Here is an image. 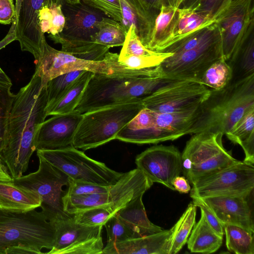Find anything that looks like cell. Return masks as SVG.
I'll use <instances>...</instances> for the list:
<instances>
[{
	"instance_id": "6f0895ef",
	"label": "cell",
	"mask_w": 254,
	"mask_h": 254,
	"mask_svg": "<svg viewBox=\"0 0 254 254\" xmlns=\"http://www.w3.org/2000/svg\"><path fill=\"white\" fill-rule=\"evenodd\" d=\"M0 168H6L5 167V166L2 163V162L1 160V159H0Z\"/></svg>"
},
{
	"instance_id": "1f68e13d",
	"label": "cell",
	"mask_w": 254,
	"mask_h": 254,
	"mask_svg": "<svg viewBox=\"0 0 254 254\" xmlns=\"http://www.w3.org/2000/svg\"><path fill=\"white\" fill-rule=\"evenodd\" d=\"M227 63L232 70L231 81L254 74V31Z\"/></svg>"
},
{
	"instance_id": "8fae6325",
	"label": "cell",
	"mask_w": 254,
	"mask_h": 254,
	"mask_svg": "<svg viewBox=\"0 0 254 254\" xmlns=\"http://www.w3.org/2000/svg\"><path fill=\"white\" fill-rule=\"evenodd\" d=\"M211 90L199 81L172 80L141 100L144 108L160 113L190 110L199 106Z\"/></svg>"
},
{
	"instance_id": "ba28073f",
	"label": "cell",
	"mask_w": 254,
	"mask_h": 254,
	"mask_svg": "<svg viewBox=\"0 0 254 254\" xmlns=\"http://www.w3.org/2000/svg\"><path fill=\"white\" fill-rule=\"evenodd\" d=\"M37 155L75 181L108 186L115 184L123 174L88 157L73 146L55 150L37 149Z\"/></svg>"
},
{
	"instance_id": "7bdbcfd3",
	"label": "cell",
	"mask_w": 254,
	"mask_h": 254,
	"mask_svg": "<svg viewBox=\"0 0 254 254\" xmlns=\"http://www.w3.org/2000/svg\"><path fill=\"white\" fill-rule=\"evenodd\" d=\"M83 3L95 8L105 15L122 22L121 7L120 0H80Z\"/></svg>"
},
{
	"instance_id": "8d00e7d4",
	"label": "cell",
	"mask_w": 254,
	"mask_h": 254,
	"mask_svg": "<svg viewBox=\"0 0 254 254\" xmlns=\"http://www.w3.org/2000/svg\"><path fill=\"white\" fill-rule=\"evenodd\" d=\"M232 75L231 66L222 57L207 69L200 82L211 90H219L231 82Z\"/></svg>"
},
{
	"instance_id": "9a60e30c",
	"label": "cell",
	"mask_w": 254,
	"mask_h": 254,
	"mask_svg": "<svg viewBox=\"0 0 254 254\" xmlns=\"http://www.w3.org/2000/svg\"><path fill=\"white\" fill-rule=\"evenodd\" d=\"M135 163L153 183L175 190L172 181L183 171L182 153L176 146H152L137 155Z\"/></svg>"
},
{
	"instance_id": "277c9868",
	"label": "cell",
	"mask_w": 254,
	"mask_h": 254,
	"mask_svg": "<svg viewBox=\"0 0 254 254\" xmlns=\"http://www.w3.org/2000/svg\"><path fill=\"white\" fill-rule=\"evenodd\" d=\"M36 209L13 211L0 208V254H43L51 250L55 228Z\"/></svg>"
},
{
	"instance_id": "2e32d148",
	"label": "cell",
	"mask_w": 254,
	"mask_h": 254,
	"mask_svg": "<svg viewBox=\"0 0 254 254\" xmlns=\"http://www.w3.org/2000/svg\"><path fill=\"white\" fill-rule=\"evenodd\" d=\"M35 63V71L41 77L44 85L57 76L78 70L97 74H110L103 59L101 61H90L77 58L70 54L53 48L47 43L46 38L43 41L39 59Z\"/></svg>"
},
{
	"instance_id": "9c48e42d",
	"label": "cell",
	"mask_w": 254,
	"mask_h": 254,
	"mask_svg": "<svg viewBox=\"0 0 254 254\" xmlns=\"http://www.w3.org/2000/svg\"><path fill=\"white\" fill-rule=\"evenodd\" d=\"M37 156L38 170L14 179L12 182L39 195L42 211L49 221L70 215L64 211L63 204V197L66 192L63 187L68 186L69 177L43 157Z\"/></svg>"
},
{
	"instance_id": "5bb4252c",
	"label": "cell",
	"mask_w": 254,
	"mask_h": 254,
	"mask_svg": "<svg viewBox=\"0 0 254 254\" xmlns=\"http://www.w3.org/2000/svg\"><path fill=\"white\" fill-rule=\"evenodd\" d=\"M223 56L228 62L254 30V0H232L216 22Z\"/></svg>"
},
{
	"instance_id": "f5cc1de1",
	"label": "cell",
	"mask_w": 254,
	"mask_h": 254,
	"mask_svg": "<svg viewBox=\"0 0 254 254\" xmlns=\"http://www.w3.org/2000/svg\"><path fill=\"white\" fill-rule=\"evenodd\" d=\"M0 84L11 86L12 84L10 79L0 67Z\"/></svg>"
},
{
	"instance_id": "9f6ffc18",
	"label": "cell",
	"mask_w": 254,
	"mask_h": 254,
	"mask_svg": "<svg viewBox=\"0 0 254 254\" xmlns=\"http://www.w3.org/2000/svg\"><path fill=\"white\" fill-rule=\"evenodd\" d=\"M70 3H77L81 2L80 0H64ZM54 2L57 3H61L62 0H53Z\"/></svg>"
},
{
	"instance_id": "ffe728a7",
	"label": "cell",
	"mask_w": 254,
	"mask_h": 254,
	"mask_svg": "<svg viewBox=\"0 0 254 254\" xmlns=\"http://www.w3.org/2000/svg\"><path fill=\"white\" fill-rule=\"evenodd\" d=\"M247 198L217 196L201 199L223 225L238 226L254 234L253 216Z\"/></svg>"
},
{
	"instance_id": "4fadbf2b",
	"label": "cell",
	"mask_w": 254,
	"mask_h": 254,
	"mask_svg": "<svg viewBox=\"0 0 254 254\" xmlns=\"http://www.w3.org/2000/svg\"><path fill=\"white\" fill-rule=\"evenodd\" d=\"M222 57L221 38L174 54L161 64L160 68L164 76L168 79L200 82L207 69Z\"/></svg>"
},
{
	"instance_id": "c3c4849f",
	"label": "cell",
	"mask_w": 254,
	"mask_h": 254,
	"mask_svg": "<svg viewBox=\"0 0 254 254\" xmlns=\"http://www.w3.org/2000/svg\"><path fill=\"white\" fill-rule=\"evenodd\" d=\"M50 6L52 11V20L49 35H55L62 32L65 24V17L62 11V3L52 1Z\"/></svg>"
},
{
	"instance_id": "bcb514c9",
	"label": "cell",
	"mask_w": 254,
	"mask_h": 254,
	"mask_svg": "<svg viewBox=\"0 0 254 254\" xmlns=\"http://www.w3.org/2000/svg\"><path fill=\"white\" fill-rule=\"evenodd\" d=\"M149 17L155 20L162 5H169V0H127Z\"/></svg>"
},
{
	"instance_id": "ac0fdd59",
	"label": "cell",
	"mask_w": 254,
	"mask_h": 254,
	"mask_svg": "<svg viewBox=\"0 0 254 254\" xmlns=\"http://www.w3.org/2000/svg\"><path fill=\"white\" fill-rule=\"evenodd\" d=\"M82 114L77 111L53 115L45 120L37 132L36 150H55L72 145Z\"/></svg>"
},
{
	"instance_id": "8992f818",
	"label": "cell",
	"mask_w": 254,
	"mask_h": 254,
	"mask_svg": "<svg viewBox=\"0 0 254 254\" xmlns=\"http://www.w3.org/2000/svg\"><path fill=\"white\" fill-rule=\"evenodd\" d=\"M192 134L182 153V172L190 183L239 161L224 148L222 133L204 131Z\"/></svg>"
},
{
	"instance_id": "60d3db41",
	"label": "cell",
	"mask_w": 254,
	"mask_h": 254,
	"mask_svg": "<svg viewBox=\"0 0 254 254\" xmlns=\"http://www.w3.org/2000/svg\"><path fill=\"white\" fill-rule=\"evenodd\" d=\"M104 226L107 233V244H115L137 238L119 220L116 214L111 216Z\"/></svg>"
},
{
	"instance_id": "3957f363",
	"label": "cell",
	"mask_w": 254,
	"mask_h": 254,
	"mask_svg": "<svg viewBox=\"0 0 254 254\" xmlns=\"http://www.w3.org/2000/svg\"><path fill=\"white\" fill-rule=\"evenodd\" d=\"M171 80L162 72L134 77L94 73L74 110L83 114L107 106L141 101Z\"/></svg>"
},
{
	"instance_id": "ab89813d",
	"label": "cell",
	"mask_w": 254,
	"mask_h": 254,
	"mask_svg": "<svg viewBox=\"0 0 254 254\" xmlns=\"http://www.w3.org/2000/svg\"><path fill=\"white\" fill-rule=\"evenodd\" d=\"M10 88L0 84V150L4 141L8 116L16 95L11 92Z\"/></svg>"
},
{
	"instance_id": "52a82bcc",
	"label": "cell",
	"mask_w": 254,
	"mask_h": 254,
	"mask_svg": "<svg viewBox=\"0 0 254 254\" xmlns=\"http://www.w3.org/2000/svg\"><path fill=\"white\" fill-rule=\"evenodd\" d=\"M153 183L139 169L123 173L106 193L67 195L63 197L64 211L70 215L97 207H108L118 212L129 201L144 194Z\"/></svg>"
},
{
	"instance_id": "680465c9",
	"label": "cell",
	"mask_w": 254,
	"mask_h": 254,
	"mask_svg": "<svg viewBox=\"0 0 254 254\" xmlns=\"http://www.w3.org/2000/svg\"><path fill=\"white\" fill-rule=\"evenodd\" d=\"M0 208H1V206H0Z\"/></svg>"
},
{
	"instance_id": "484cf974",
	"label": "cell",
	"mask_w": 254,
	"mask_h": 254,
	"mask_svg": "<svg viewBox=\"0 0 254 254\" xmlns=\"http://www.w3.org/2000/svg\"><path fill=\"white\" fill-rule=\"evenodd\" d=\"M223 237L209 225L201 212L200 219L195 224L188 239V248L191 253H213L221 246Z\"/></svg>"
},
{
	"instance_id": "d6986e66",
	"label": "cell",
	"mask_w": 254,
	"mask_h": 254,
	"mask_svg": "<svg viewBox=\"0 0 254 254\" xmlns=\"http://www.w3.org/2000/svg\"><path fill=\"white\" fill-rule=\"evenodd\" d=\"M62 9L65 17L62 36L72 39L92 40L98 25L105 14L81 1L70 3L62 0Z\"/></svg>"
},
{
	"instance_id": "816d5d0a",
	"label": "cell",
	"mask_w": 254,
	"mask_h": 254,
	"mask_svg": "<svg viewBox=\"0 0 254 254\" xmlns=\"http://www.w3.org/2000/svg\"><path fill=\"white\" fill-rule=\"evenodd\" d=\"M201 0H184L180 8L195 9Z\"/></svg>"
},
{
	"instance_id": "d4e9b609",
	"label": "cell",
	"mask_w": 254,
	"mask_h": 254,
	"mask_svg": "<svg viewBox=\"0 0 254 254\" xmlns=\"http://www.w3.org/2000/svg\"><path fill=\"white\" fill-rule=\"evenodd\" d=\"M38 194L17 186L12 182L0 181V205L2 209L27 211L41 206Z\"/></svg>"
},
{
	"instance_id": "44dd1931",
	"label": "cell",
	"mask_w": 254,
	"mask_h": 254,
	"mask_svg": "<svg viewBox=\"0 0 254 254\" xmlns=\"http://www.w3.org/2000/svg\"><path fill=\"white\" fill-rule=\"evenodd\" d=\"M116 139L132 143L156 144L172 140L155 123V112L143 108L118 133Z\"/></svg>"
},
{
	"instance_id": "d6a6232c",
	"label": "cell",
	"mask_w": 254,
	"mask_h": 254,
	"mask_svg": "<svg viewBox=\"0 0 254 254\" xmlns=\"http://www.w3.org/2000/svg\"><path fill=\"white\" fill-rule=\"evenodd\" d=\"M221 38L219 27L217 23L215 22L188 37L173 43L161 52L173 54L179 53Z\"/></svg>"
},
{
	"instance_id": "d590c367",
	"label": "cell",
	"mask_w": 254,
	"mask_h": 254,
	"mask_svg": "<svg viewBox=\"0 0 254 254\" xmlns=\"http://www.w3.org/2000/svg\"><path fill=\"white\" fill-rule=\"evenodd\" d=\"M228 250L236 254H254V234L236 225H224Z\"/></svg>"
},
{
	"instance_id": "e0dca14e",
	"label": "cell",
	"mask_w": 254,
	"mask_h": 254,
	"mask_svg": "<svg viewBox=\"0 0 254 254\" xmlns=\"http://www.w3.org/2000/svg\"><path fill=\"white\" fill-rule=\"evenodd\" d=\"M49 0H15L16 19L7 34L13 41L19 42L22 51L32 54L35 62L39 59L45 38L39 28V13Z\"/></svg>"
},
{
	"instance_id": "11a10c76",
	"label": "cell",
	"mask_w": 254,
	"mask_h": 254,
	"mask_svg": "<svg viewBox=\"0 0 254 254\" xmlns=\"http://www.w3.org/2000/svg\"><path fill=\"white\" fill-rule=\"evenodd\" d=\"M184 0H169V5L177 8L181 7Z\"/></svg>"
},
{
	"instance_id": "7dc6e473",
	"label": "cell",
	"mask_w": 254,
	"mask_h": 254,
	"mask_svg": "<svg viewBox=\"0 0 254 254\" xmlns=\"http://www.w3.org/2000/svg\"><path fill=\"white\" fill-rule=\"evenodd\" d=\"M192 202L198 207L209 225L220 235L223 237L224 234V225L217 219L203 200L197 197H192Z\"/></svg>"
},
{
	"instance_id": "7c38bea8",
	"label": "cell",
	"mask_w": 254,
	"mask_h": 254,
	"mask_svg": "<svg viewBox=\"0 0 254 254\" xmlns=\"http://www.w3.org/2000/svg\"><path fill=\"white\" fill-rule=\"evenodd\" d=\"M55 230L53 248L48 254H102L103 225L87 226L76 223L73 215L50 221Z\"/></svg>"
},
{
	"instance_id": "f546056e",
	"label": "cell",
	"mask_w": 254,
	"mask_h": 254,
	"mask_svg": "<svg viewBox=\"0 0 254 254\" xmlns=\"http://www.w3.org/2000/svg\"><path fill=\"white\" fill-rule=\"evenodd\" d=\"M232 142L240 145L245 153L244 162L254 163V108L249 110L226 134Z\"/></svg>"
},
{
	"instance_id": "603a6c76",
	"label": "cell",
	"mask_w": 254,
	"mask_h": 254,
	"mask_svg": "<svg viewBox=\"0 0 254 254\" xmlns=\"http://www.w3.org/2000/svg\"><path fill=\"white\" fill-rule=\"evenodd\" d=\"M143 194L129 201L116 213L118 218L137 238L151 235L164 229L147 217L142 202Z\"/></svg>"
},
{
	"instance_id": "f1b7e54d",
	"label": "cell",
	"mask_w": 254,
	"mask_h": 254,
	"mask_svg": "<svg viewBox=\"0 0 254 254\" xmlns=\"http://www.w3.org/2000/svg\"><path fill=\"white\" fill-rule=\"evenodd\" d=\"M93 72L84 71L55 102L46 108L47 116L64 114L74 111Z\"/></svg>"
},
{
	"instance_id": "ee69618b",
	"label": "cell",
	"mask_w": 254,
	"mask_h": 254,
	"mask_svg": "<svg viewBox=\"0 0 254 254\" xmlns=\"http://www.w3.org/2000/svg\"><path fill=\"white\" fill-rule=\"evenodd\" d=\"M113 185L100 186L74 181L69 178L67 195H81L94 193H104L108 192Z\"/></svg>"
},
{
	"instance_id": "cb8c5ba5",
	"label": "cell",
	"mask_w": 254,
	"mask_h": 254,
	"mask_svg": "<svg viewBox=\"0 0 254 254\" xmlns=\"http://www.w3.org/2000/svg\"><path fill=\"white\" fill-rule=\"evenodd\" d=\"M178 15V8L171 5L161 6L146 48L155 52H161L171 44L174 36Z\"/></svg>"
},
{
	"instance_id": "f907efd6",
	"label": "cell",
	"mask_w": 254,
	"mask_h": 254,
	"mask_svg": "<svg viewBox=\"0 0 254 254\" xmlns=\"http://www.w3.org/2000/svg\"><path fill=\"white\" fill-rule=\"evenodd\" d=\"M172 185L177 190L181 193H188L190 190V186L188 180L184 176H178L172 181Z\"/></svg>"
},
{
	"instance_id": "db71d44e",
	"label": "cell",
	"mask_w": 254,
	"mask_h": 254,
	"mask_svg": "<svg viewBox=\"0 0 254 254\" xmlns=\"http://www.w3.org/2000/svg\"><path fill=\"white\" fill-rule=\"evenodd\" d=\"M13 180L8 173L6 168H0V181L13 182Z\"/></svg>"
},
{
	"instance_id": "836d02e7",
	"label": "cell",
	"mask_w": 254,
	"mask_h": 254,
	"mask_svg": "<svg viewBox=\"0 0 254 254\" xmlns=\"http://www.w3.org/2000/svg\"><path fill=\"white\" fill-rule=\"evenodd\" d=\"M127 31L117 21L103 17L98 25V30L91 40L109 48L123 46Z\"/></svg>"
},
{
	"instance_id": "b9f144b4",
	"label": "cell",
	"mask_w": 254,
	"mask_h": 254,
	"mask_svg": "<svg viewBox=\"0 0 254 254\" xmlns=\"http://www.w3.org/2000/svg\"><path fill=\"white\" fill-rule=\"evenodd\" d=\"M121 50L119 57L128 56H143L151 55L155 52L146 48L141 42L136 34L135 27L131 26L126 37L125 41Z\"/></svg>"
},
{
	"instance_id": "83f0119b",
	"label": "cell",
	"mask_w": 254,
	"mask_h": 254,
	"mask_svg": "<svg viewBox=\"0 0 254 254\" xmlns=\"http://www.w3.org/2000/svg\"><path fill=\"white\" fill-rule=\"evenodd\" d=\"M121 7V24L127 32L131 26L135 27L137 35L146 48L151 38L155 21L143 13L127 0H120Z\"/></svg>"
},
{
	"instance_id": "681fc988",
	"label": "cell",
	"mask_w": 254,
	"mask_h": 254,
	"mask_svg": "<svg viewBox=\"0 0 254 254\" xmlns=\"http://www.w3.org/2000/svg\"><path fill=\"white\" fill-rule=\"evenodd\" d=\"M16 19V9L13 0H0V24H10Z\"/></svg>"
},
{
	"instance_id": "5b68a950",
	"label": "cell",
	"mask_w": 254,
	"mask_h": 254,
	"mask_svg": "<svg viewBox=\"0 0 254 254\" xmlns=\"http://www.w3.org/2000/svg\"><path fill=\"white\" fill-rule=\"evenodd\" d=\"M144 108L141 101L112 105L82 114L72 145L86 150L115 139L119 131Z\"/></svg>"
},
{
	"instance_id": "e575fe53",
	"label": "cell",
	"mask_w": 254,
	"mask_h": 254,
	"mask_svg": "<svg viewBox=\"0 0 254 254\" xmlns=\"http://www.w3.org/2000/svg\"><path fill=\"white\" fill-rule=\"evenodd\" d=\"M196 208L193 202L190 203L176 223L172 227L173 234L169 254L178 253L187 243L195 224Z\"/></svg>"
},
{
	"instance_id": "4316f807",
	"label": "cell",
	"mask_w": 254,
	"mask_h": 254,
	"mask_svg": "<svg viewBox=\"0 0 254 254\" xmlns=\"http://www.w3.org/2000/svg\"><path fill=\"white\" fill-rule=\"evenodd\" d=\"M49 37L55 43L61 45L62 51L87 61H102L110 49L92 40L69 39L60 34L49 35Z\"/></svg>"
},
{
	"instance_id": "74e56055",
	"label": "cell",
	"mask_w": 254,
	"mask_h": 254,
	"mask_svg": "<svg viewBox=\"0 0 254 254\" xmlns=\"http://www.w3.org/2000/svg\"><path fill=\"white\" fill-rule=\"evenodd\" d=\"M84 71L78 70L64 73L49 80L46 84L47 107L58 100Z\"/></svg>"
},
{
	"instance_id": "6da1fadb",
	"label": "cell",
	"mask_w": 254,
	"mask_h": 254,
	"mask_svg": "<svg viewBox=\"0 0 254 254\" xmlns=\"http://www.w3.org/2000/svg\"><path fill=\"white\" fill-rule=\"evenodd\" d=\"M47 102L46 85L35 71L30 81L15 95L0 150L1 160L13 180L27 171L36 150L37 132L47 117Z\"/></svg>"
},
{
	"instance_id": "f35d334b",
	"label": "cell",
	"mask_w": 254,
	"mask_h": 254,
	"mask_svg": "<svg viewBox=\"0 0 254 254\" xmlns=\"http://www.w3.org/2000/svg\"><path fill=\"white\" fill-rule=\"evenodd\" d=\"M117 212L111 207H97L77 212L72 215L74 220L78 224L87 226H104Z\"/></svg>"
},
{
	"instance_id": "7a4b0ae2",
	"label": "cell",
	"mask_w": 254,
	"mask_h": 254,
	"mask_svg": "<svg viewBox=\"0 0 254 254\" xmlns=\"http://www.w3.org/2000/svg\"><path fill=\"white\" fill-rule=\"evenodd\" d=\"M254 108V74L231 81L219 90H211L201 104L197 118L188 132H221L226 135Z\"/></svg>"
},
{
	"instance_id": "30bf717a",
	"label": "cell",
	"mask_w": 254,
	"mask_h": 254,
	"mask_svg": "<svg viewBox=\"0 0 254 254\" xmlns=\"http://www.w3.org/2000/svg\"><path fill=\"white\" fill-rule=\"evenodd\" d=\"M190 196L203 198L217 196L248 197L254 188L253 164L237 163L202 177L192 184Z\"/></svg>"
},
{
	"instance_id": "7402d4cb",
	"label": "cell",
	"mask_w": 254,
	"mask_h": 254,
	"mask_svg": "<svg viewBox=\"0 0 254 254\" xmlns=\"http://www.w3.org/2000/svg\"><path fill=\"white\" fill-rule=\"evenodd\" d=\"M173 229L123 242L107 244L104 254H169Z\"/></svg>"
},
{
	"instance_id": "4dcf8cb0",
	"label": "cell",
	"mask_w": 254,
	"mask_h": 254,
	"mask_svg": "<svg viewBox=\"0 0 254 254\" xmlns=\"http://www.w3.org/2000/svg\"><path fill=\"white\" fill-rule=\"evenodd\" d=\"M178 12L177 25L171 44L216 22V19L201 14L194 9L178 8Z\"/></svg>"
},
{
	"instance_id": "f6af8a7d",
	"label": "cell",
	"mask_w": 254,
	"mask_h": 254,
	"mask_svg": "<svg viewBox=\"0 0 254 254\" xmlns=\"http://www.w3.org/2000/svg\"><path fill=\"white\" fill-rule=\"evenodd\" d=\"M232 0H201L195 10L217 20Z\"/></svg>"
}]
</instances>
